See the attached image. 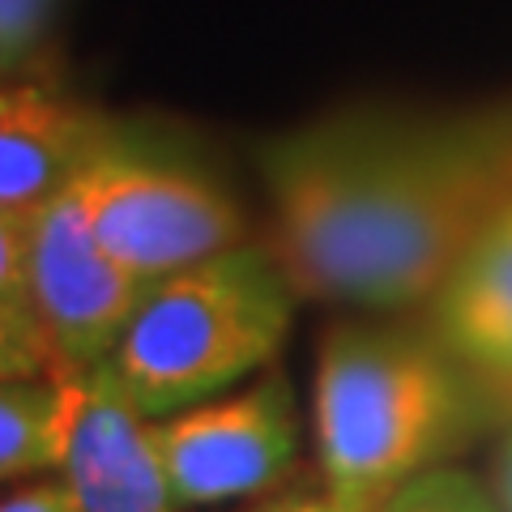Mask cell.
I'll return each instance as SVG.
<instances>
[{
    "label": "cell",
    "instance_id": "6da1fadb",
    "mask_svg": "<svg viewBox=\"0 0 512 512\" xmlns=\"http://www.w3.org/2000/svg\"><path fill=\"white\" fill-rule=\"evenodd\" d=\"M269 248L299 299L431 303L512 201V90L461 107L359 103L256 146Z\"/></svg>",
    "mask_w": 512,
    "mask_h": 512
},
{
    "label": "cell",
    "instance_id": "7a4b0ae2",
    "mask_svg": "<svg viewBox=\"0 0 512 512\" xmlns=\"http://www.w3.org/2000/svg\"><path fill=\"white\" fill-rule=\"evenodd\" d=\"M470 372L436 329L338 325L312 367V440L325 495L376 512L419 478L470 419Z\"/></svg>",
    "mask_w": 512,
    "mask_h": 512
},
{
    "label": "cell",
    "instance_id": "3957f363",
    "mask_svg": "<svg viewBox=\"0 0 512 512\" xmlns=\"http://www.w3.org/2000/svg\"><path fill=\"white\" fill-rule=\"evenodd\" d=\"M295 303L269 239H244L154 282L103 367L146 419H163L269 372Z\"/></svg>",
    "mask_w": 512,
    "mask_h": 512
},
{
    "label": "cell",
    "instance_id": "277c9868",
    "mask_svg": "<svg viewBox=\"0 0 512 512\" xmlns=\"http://www.w3.org/2000/svg\"><path fill=\"white\" fill-rule=\"evenodd\" d=\"M73 197L99 244L150 286L252 239L248 214L214 175L158 154L124 120L73 184Z\"/></svg>",
    "mask_w": 512,
    "mask_h": 512
},
{
    "label": "cell",
    "instance_id": "5b68a950",
    "mask_svg": "<svg viewBox=\"0 0 512 512\" xmlns=\"http://www.w3.org/2000/svg\"><path fill=\"white\" fill-rule=\"evenodd\" d=\"M171 495L180 508H210L261 495L299 457L295 389L278 367L239 393L150 419Z\"/></svg>",
    "mask_w": 512,
    "mask_h": 512
},
{
    "label": "cell",
    "instance_id": "8992f818",
    "mask_svg": "<svg viewBox=\"0 0 512 512\" xmlns=\"http://www.w3.org/2000/svg\"><path fill=\"white\" fill-rule=\"evenodd\" d=\"M146 295L150 282L128 274L99 244L77 210L73 188L30 218L26 308L60 372H90L107 363Z\"/></svg>",
    "mask_w": 512,
    "mask_h": 512
},
{
    "label": "cell",
    "instance_id": "52a82bcc",
    "mask_svg": "<svg viewBox=\"0 0 512 512\" xmlns=\"http://www.w3.org/2000/svg\"><path fill=\"white\" fill-rule=\"evenodd\" d=\"M116 128L43 69L0 77V210L35 218L82 180Z\"/></svg>",
    "mask_w": 512,
    "mask_h": 512
},
{
    "label": "cell",
    "instance_id": "ba28073f",
    "mask_svg": "<svg viewBox=\"0 0 512 512\" xmlns=\"http://www.w3.org/2000/svg\"><path fill=\"white\" fill-rule=\"evenodd\" d=\"M73 380L77 402L56 478L73 491L77 512H184L171 495L150 419L120 393L107 367L73 372Z\"/></svg>",
    "mask_w": 512,
    "mask_h": 512
},
{
    "label": "cell",
    "instance_id": "9c48e42d",
    "mask_svg": "<svg viewBox=\"0 0 512 512\" xmlns=\"http://www.w3.org/2000/svg\"><path fill=\"white\" fill-rule=\"evenodd\" d=\"M431 329L478 389L512 406V201L431 299Z\"/></svg>",
    "mask_w": 512,
    "mask_h": 512
},
{
    "label": "cell",
    "instance_id": "30bf717a",
    "mask_svg": "<svg viewBox=\"0 0 512 512\" xmlns=\"http://www.w3.org/2000/svg\"><path fill=\"white\" fill-rule=\"evenodd\" d=\"M77 402L73 372L0 380V483L56 474Z\"/></svg>",
    "mask_w": 512,
    "mask_h": 512
},
{
    "label": "cell",
    "instance_id": "8fae6325",
    "mask_svg": "<svg viewBox=\"0 0 512 512\" xmlns=\"http://www.w3.org/2000/svg\"><path fill=\"white\" fill-rule=\"evenodd\" d=\"M376 512H500L491 491L457 466H431L397 487Z\"/></svg>",
    "mask_w": 512,
    "mask_h": 512
},
{
    "label": "cell",
    "instance_id": "7c38bea8",
    "mask_svg": "<svg viewBox=\"0 0 512 512\" xmlns=\"http://www.w3.org/2000/svg\"><path fill=\"white\" fill-rule=\"evenodd\" d=\"M64 0H0V77L43 69Z\"/></svg>",
    "mask_w": 512,
    "mask_h": 512
},
{
    "label": "cell",
    "instance_id": "4fadbf2b",
    "mask_svg": "<svg viewBox=\"0 0 512 512\" xmlns=\"http://www.w3.org/2000/svg\"><path fill=\"white\" fill-rule=\"evenodd\" d=\"M56 372L52 346H47L35 316L13 303H0V380H22V376H47Z\"/></svg>",
    "mask_w": 512,
    "mask_h": 512
},
{
    "label": "cell",
    "instance_id": "5bb4252c",
    "mask_svg": "<svg viewBox=\"0 0 512 512\" xmlns=\"http://www.w3.org/2000/svg\"><path fill=\"white\" fill-rule=\"evenodd\" d=\"M26 261H30V218L0 210V303L26 308Z\"/></svg>",
    "mask_w": 512,
    "mask_h": 512
},
{
    "label": "cell",
    "instance_id": "9a60e30c",
    "mask_svg": "<svg viewBox=\"0 0 512 512\" xmlns=\"http://www.w3.org/2000/svg\"><path fill=\"white\" fill-rule=\"evenodd\" d=\"M0 512H77V500L60 478H47V483H30V487L9 491L5 500H0Z\"/></svg>",
    "mask_w": 512,
    "mask_h": 512
},
{
    "label": "cell",
    "instance_id": "2e32d148",
    "mask_svg": "<svg viewBox=\"0 0 512 512\" xmlns=\"http://www.w3.org/2000/svg\"><path fill=\"white\" fill-rule=\"evenodd\" d=\"M261 512H355V508L329 500V495L320 491V495H291V500H278V504H269Z\"/></svg>",
    "mask_w": 512,
    "mask_h": 512
},
{
    "label": "cell",
    "instance_id": "e0dca14e",
    "mask_svg": "<svg viewBox=\"0 0 512 512\" xmlns=\"http://www.w3.org/2000/svg\"><path fill=\"white\" fill-rule=\"evenodd\" d=\"M500 495H504V512H512V440L504 448V470H500Z\"/></svg>",
    "mask_w": 512,
    "mask_h": 512
}]
</instances>
